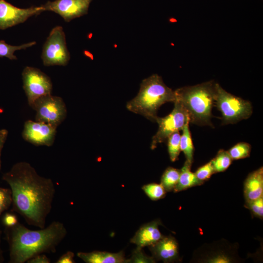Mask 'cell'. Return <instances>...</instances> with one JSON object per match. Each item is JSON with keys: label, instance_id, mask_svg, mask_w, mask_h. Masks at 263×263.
<instances>
[{"label": "cell", "instance_id": "11", "mask_svg": "<svg viewBox=\"0 0 263 263\" xmlns=\"http://www.w3.org/2000/svg\"><path fill=\"white\" fill-rule=\"evenodd\" d=\"M43 11L42 5L20 8L5 0H0V29L4 30L24 22L30 17Z\"/></svg>", "mask_w": 263, "mask_h": 263}, {"label": "cell", "instance_id": "1", "mask_svg": "<svg viewBox=\"0 0 263 263\" xmlns=\"http://www.w3.org/2000/svg\"><path fill=\"white\" fill-rule=\"evenodd\" d=\"M2 180L11 190V211L19 214L28 225L44 228L56 193L53 181L40 176L25 161L14 164Z\"/></svg>", "mask_w": 263, "mask_h": 263}, {"label": "cell", "instance_id": "22", "mask_svg": "<svg viewBox=\"0 0 263 263\" xmlns=\"http://www.w3.org/2000/svg\"><path fill=\"white\" fill-rule=\"evenodd\" d=\"M36 43L35 41L30 42L19 46H13L6 43L4 40H0V57H6L11 60L17 59L14 52L17 50L25 49Z\"/></svg>", "mask_w": 263, "mask_h": 263}, {"label": "cell", "instance_id": "29", "mask_svg": "<svg viewBox=\"0 0 263 263\" xmlns=\"http://www.w3.org/2000/svg\"><path fill=\"white\" fill-rule=\"evenodd\" d=\"M1 222L5 227H9L16 225L19 221L16 215L11 211L4 213L1 218Z\"/></svg>", "mask_w": 263, "mask_h": 263}, {"label": "cell", "instance_id": "25", "mask_svg": "<svg viewBox=\"0 0 263 263\" xmlns=\"http://www.w3.org/2000/svg\"><path fill=\"white\" fill-rule=\"evenodd\" d=\"M244 206L250 210L254 217L263 219V196L252 201L245 202Z\"/></svg>", "mask_w": 263, "mask_h": 263}, {"label": "cell", "instance_id": "23", "mask_svg": "<svg viewBox=\"0 0 263 263\" xmlns=\"http://www.w3.org/2000/svg\"><path fill=\"white\" fill-rule=\"evenodd\" d=\"M251 145L246 142H240L231 147L227 151L232 160H239L248 157L251 151Z\"/></svg>", "mask_w": 263, "mask_h": 263}, {"label": "cell", "instance_id": "7", "mask_svg": "<svg viewBox=\"0 0 263 263\" xmlns=\"http://www.w3.org/2000/svg\"><path fill=\"white\" fill-rule=\"evenodd\" d=\"M41 57L46 66H65L68 64L70 56L61 26H56L50 32L43 45Z\"/></svg>", "mask_w": 263, "mask_h": 263}, {"label": "cell", "instance_id": "4", "mask_svg": "<svg viewBox=\"0 0 263 263\" xmlns=\"http://www.w3.org/2000/svg\"><path fill=\"white\" fill-rule=\"evenodd\" d=\"M216 84L209 81L174 91L175 100L187 111L189 122L198 125L212 126V109L215 104Z\"/></svg>", "mask_w": 263, "mask_h": 263}, {"label": "cell", "instance_id": "14", "mask_svg": "<svg viewBox=\"0 0 263 263\" xmlns=\"http://www.w3.org/2000/svg\"><path fill=\"white\" fill-rule=\"evenodd\" d=\"M160 225V221L155 220L142 225L131 239V243L142 248L154 244L163 237L158 227Z\"/></svg>", "mask_w": 263, "mask_h": 263}, {"label": "cell", "instance_id": "30", "mask_svg": "<svg viewBox=\"0 0 263 263\" xmlns=\"http://www.w3.org/2000/svg\"><path fill=\"white\" fill-rule=\"evenodd\" d=\"M207 261L208 263H227L231 262L232 259L225 254H218L208 258Z\"/></svg>", "mask_w": 263, "mask_h": 263}, {"label": "cell", "instance_id": "5", "mask_svg": "<svg viewBox=\"0 0 263 263\" xmlns=\"http://www.w3.org/2000/svg\"><path fill=\"white\" fill-rule=\"evenodd\" d=\"M215 104L222 116L223 123H236L248 118L253 110L250 101L234 95L216 84Z\"/></svg>", "mask_w": 263, "mask_h": 263}, {"label": "cell", "instance_id": "2", "mask_svg": "<svg viewBox=\"0 0 263 263\" xmlns=\"http://www.w3.org/2000/svg\"><path fill=\"white\" fill-rule=\"evenodd\" d=\"M5 239L9 251V263H24L40 254L55 253L66 237L64 224L55 221L38 230L28 228L19 222L15 225L5 227Z\"/></svg>", "mask_w": 263, "mask_h": 263}, {"label": "cell", "instance_id": "6", "mask_svg": "<svg viewBox=\"0 0 263 263\" xmlns=\"http://www.w3.org/2000/svg\"><path fill=\"white\" fill-rule=\"evenodd\" d=\"M30 107L36 112V121L47 123L56 128L67 116V108L63 99L51 94L37 99Z\"/></svg>", "mask_w": 263, "mask_h": 263}, {"label": "cell", "instance_id": "15", "mask_svg": "<svg viewBox=\"0 0 263 263\" xmlns=\"http://www.w3.org/2000/svg\"><path fill=\"white\" fill-rule=\"evenodd\" d=\"M244 194L245 202L263 196V168L250 173L244 182Z\"/></svg>", "mask_w": 263, "mask_h": 263}, {"label": "cell", "instance_id": "13", "mask_svg": "<svg viewBox=\"0 0 263 263\" xmlns=\"http://www.w3.org/2000/svg\"><path fill=\"white\" fill-rule=\"evenodd\" d=\"M149 247L155 260L172 263L180 260L178 244L171 235L163 237Z\"/></svg>", "mask_w": 263, "mask_h": 263}, {"label": "cell", "instance_id": "34", "mask_svg": "<svg viewBox=\"0 0 263 263\" xmlns=\"http://www.w3.org/2000/svg\"><path fill=\"white\" fill-rule=\"evenodd\" d=\"M1 235H2V231L0 230V263H3L4 261L3 252L0 247Z\"/></svg>", "mask_w": 263, "mask_h": 263}, {"label": "cell", "instance_id": "10", "mask_svg": "<svg viewBox=\"0 0 263 263\" xmlns=\"http://www.w3.org/2000/svg\"><path fill=\"white\" fill-rule=\"evenodd\" d=\"M57 128L49 124L28 120L25 122L21 133L23 139L36 146H52Z\"/></svg>", "mask_w": 263, "mask_h": 263}, {"label": "cell", "instance_id": "9", "mask_svg": "<svg viewBox=\"0 0 263 263\" xmlns=\"http://www.w3.org/2000/svg\"><path fill=\"white\" fill-rule=\"evenodd\" d=\"M22 79L30 106L37 99L51 94L53 84L51 78L39 69L26 67L22 72Z\"/></svg>", "mask_w": 263, "mask_h": 263}, {"label": "cell", "instance_id": "27", "mask_svg": "<svg viewBox=\"0 0 263 263\" xmlns=\"http://www.w3.org/2000/svg\"><path fill=\"white\" fill-rule=\"evenodd\" d=\"M128 263H154L155 260L153 257L148 256L142 251V248L137 247L134 250Z\"/></svg>", "mask_w": 263, "mask_h": 263}, {"label": "cell", "instance_id": "18", "mask_svg": "<svg viewBox=\"0 0 263 263\" xmlns=\"http://www.w3.org/2000/svg\"><path fill=\"white\" fill-rule=\"evenodd\" d=\"M189 121H188L183 129L180 137V149L186 157V161L191 165L193 162L194 147L189 129Z\"/></svg>", "mask_w": 263, "mask_h": 263}, {"label": "cell", "instance_id": "17", "mask_svg": "<svg viewBox=\"0 0 263 263\" xmlns=\"http://www.w3.org/2000/svg\"><path fill=\"white\" fill-rule=\"evenodd\" d=\"M191 165L186 161L183 167L180 169L179 180L173 190L174 192L181 191L203 184L196 178L194 173L191 172Z\"/></svg>", "mask_w": 263, "mask_h": 263}, {"label": "cell", "instance_id": "31", "mask_svg": "<svg viewBox=\"0 0 263 263\" xmlns=\"http://www.w3.org/2000/svg\"><path fill=\"white\" fill-rule=\"evenodd\" d=\"M74 257L75 254L74 252L71 251H68L60 256L56 263H75V261L74 260Z\"/></svg>", "mask_w": 263, "mask_h": 263}, {"label": "cell", "instance_id": "24", "mask_svg": "<svg viewBox=\"0 0 263 263\" xmlns=\"http://www.w3.org/2000/svg\"><path fill=\"white\" fill-rule=\"evenodd\" d=\"M142 188L146 194L153 201L162 199L166 195V191L161 184L150 183L144 185Z\"/></svg>", "mask_w": 263, "mask_h": 263}, {"label": "cell", "instance_id": "16", "mask_svg": "<svg viewBox=\"0 0 263 263\" xmlns=\"http://www.w3.org/2000/svg\"><path fill=\"white\" fill-rule=\"evenodd\" d=\"M76 255L86 263H127L128 261L123 251L118 253L99 251L79 252Z\"/></svg>", "mask_w": 263, "mask_h": 263}, {"label": "cell", "instance_id": "26", "mask_svg": "<svg viewBox=\"0 0 263 263\" xmlns=\"http://www.w3.org/2000/svg\"><path fill=\"white\" fill-rule=\"evenodd\" d=\"M12 204V195L10 188L0 187V217L8 210Z\"/></svg>", "mask_w": 263, "mask_h": 263}, {"label": "cell", "instance_id": "21", "mask_svg": "<svg viewBox=\"0 0 263 263\" xmlns=\"http://www.w3.org/2000/svg\"><path fill=\"white\" fill-rule=\"evenodd\" d=\"M180 137L179 131L174 132L167 139L168 150L170 160L172 162L176 161L180 153Z\"/></svg>", "mask_w": 263, "mask_h": 263}, {"label": "cell", "instance_id": "8", "mask_svg": "<svg viewBox=\"0 0 263 263\" xmlns=\"http://www.w3.org/2000/svg\"><path fill=\"white\" fill-rule=\"evenodd\" d=\"M174 103V108L169 114L163 117L158 116L156 119L158 129L152 138L151 150L167 141L172 133L182 130L186 123L189 121L188 113L183 105L177 101H175Z\"/></svg>", "mask_w": 263, "mask_h": 263}, {"label": "cell", "instance_id": "32", "mask_svg": "<svg viewBox=\"0 0 263 263\" xmlns=\"http://www.w3.org/2000/svg\"><path fill=\"white\" fill-rule=\"evenodd\" d=\"M26 263H51V260L45 254H40L29 259Z\"/></svg>", "mask_w": 263, "mask_h": 263}, {"label": "cell", "instance_id": "12", "mask_svg": "<svg viewBox=\"0 0 263 263\" xmlns=\"http://www.w3.org/2000/svg\"><path fill=\"white\" fill-rule=\"evenodd\" d=\"M93 0H55L42 5L44 11H53L60 15L66 22L88 13Z\"/></svg>", "mask_w": 263, "mask_h": 263}, {"label": "cell", "instance_id": "3", "mask_svg": "<svg viewBox=\"0 0 263 263\" xmlns=\"http://www.w3.org/2000/svg\"><path fill=\"white\" fill-rule=\"evenodd\" d=\"M175 100L174 91L164 83L160 76L153 74L142 81L138 93L127 102L126 108L133 113L155 122L159 108Z\"/></svg>", "mask_w": 263, "mask_h": 263}, {"label": "cell", "instance_id": "19", "mask_svg": "<svg viewBox=\"0 0 263 263\" xmlns=\"http://www.w3.org/2000/svg\"><path fill=\"white\" fill-rule=\"evenodd\" d=\"M180 170L169 167L163 173L161 178V184L166 192L173 191L178 183Z\"/></svg>", "mask_w": 263, "mask_h": 263}, {"label": "cell", "instance_id": "20", "mask_svg": "<svg viewBox=\"0 0 263 263\" xmlns=\"http://www.w3.org/2000/svg\"><path fill=\"white\" fill-rule=\"evenodd\" d=\"M232 161V159L227 151L220 150L211 162L216 173L225 171L230 166Z\"/></svg>", "mask_w": 263, "mask_h": 263}, {"label": "cell", "instance_id": "28", "mask_svg": "<svg viewBox=\"0 0 263 263\" xmlns=\"http://www.w3.org/2000/svg\"><path fill=\"white\" fill-rule=\"evenodd\" d=\"M215 173L211 161L199 168L194 174L196 178L201 182L209 179L211 175Z\"/></svg>", "mask_w": 263, "mask_h": 263}, {"label": "cell", "instance_id": "33", "mask_svg": "<svg viewBox=\"0 0 263 263\" xmlns=\"http://www.w3.org/2000/svg\"><path fill=\"white\" fill-rule=\"evenodd\" d=\"M8 131L5 129L0 130V170L1 169V152L2 149L7 140Z\"/></svg>", "mask_w": 263, "mask_h": 263}]
</instances>
